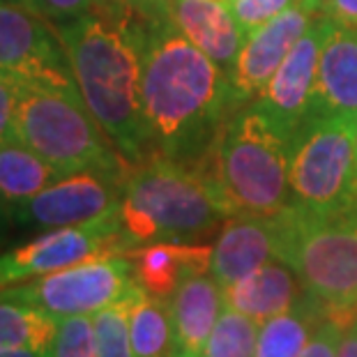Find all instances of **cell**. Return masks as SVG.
Segmentation results:
<instances>
[{"label": "cell", "instance_id": "cell-1", "mask_svg": "<svg viewBox=\"0 0 357 357\" xmlns=\"http://www.w3.org/2000/svg\"><path fill=\"white\" fill-rule=\"evenodd\" d=\"M148 21L132 0H97L83 17L51 24L88 111L132 166L155 155L141 106Z\"/></svg>", "mask_w": 357, "mask_h": 357}, {"label": "cell", "instance_id": "cell-2", "mask_svg": "<svg viewBox=\"0 0 357 357\" xmlns=\"http://www.w3.org/2000/svg\"><path fill=\"white\" fill-rule=\"evenodd\" d=\"M235 97L231 79L171 19H150L143 40L141 106L155 153L171 155L217 123Z\"/></svg>", "mask_w": 357, "mask_h": 357}, {"label": "cell", "instance_id": "cell-3", "mask_svg": "<svg viewBox=\"0 0 357 357\" xmlns=\"http://www.w3.org/2000/svg\"><path fill=\"white\" fill-rule=\"evenodd\" d=\"M233 212L196 164L155 153L129 169L120 224L132 247L155 242H196Z\"/></svg>", "mask_w": 357, "mask_h": 357}, {"label": "cell", "instance_id": "cell-4", "mask_svg": "<svg viewBox=\"0 0 357 357\" xmlns=\"http://www.w3.org/2000/svg\"><path fill=\"white\" fill-rule=\"evenodd\" d=\"M293 141L261 109L242 111L196 159L233 215H275L291 205Z\"/></svg>", "mask_w": 357, "mask_h": 357}, {"label": "cell", "instance_id": "cell-5", "mask_svg": "<svg viewBox=\"0 0 357 357\" xmlns=\"http://www.w3.org/2000/svg\"><path fill=\"white\" fill-rule=\"evenodd\" d=\"M279 219V261L298 272L302 288L328 318L346 325L357 307V208L316 212L286 205Z\"/></svg>", "mask_w": 357, "mask_h": 357}, {"label": "cell", "instance_id": "cell-6", "mask_svg": "<svg viewBox=\"0 0 357 357\" xmlns=\"http://www.w3.org/2000/svg\"><path fill=\"white\" fill-rule=\"evenodd\" d=\"M14 136L44 157L60 176L109 171L127 176V162L97 125L77 81L24 83L14 116Z\"/></svg>", "mask_w": 357, "mask_h": 357}, {"label": "cell", "instance_id": "cell-7", "mask_svg": "<svg viewBox=\"0 0 357 357\" xmlns=\"http://www.w3.org/2000/svg\"><path fill=\"white\" fill-rule=\"evenodd\" d=\"M355 136L357 120L348 116L311 118L293 141V203L316 212L341 210L355 203Z\"/></svg>", "mask_w": 357, "mask_h": 357}, {"label": "cell", "instance_id": "cell-8", "mask_svg": "<svg viewBox=\"0 0 357 357\" xmlns=\"http://www.w3.org/2000/svg\"><path fill=\"white\" fill-rule=\"evenodd\" d=\"M139 281L134 277L132 258L102 256L51 272L26 284L0 288V298H10L42 309L53 318L93 316L97 311L129 298Z\"/></svg>", "mask_w": 357, "mask_h": 357}, {"label": "cell", "instance_id": "cell-9", "mask_svg": "<svg viewBox=\"0 0 357 357\" xmlns=\"http://www.w3.org/2000/svg\"><path fill=\"white\" fill-rule=\"evenodd\" d=\"M127 249H132V242L123 233L120 215L93 224L51 229L0 256V288L72 268L90 258L120 256Z\"/></svg>", "mask_w": 357, "mask_h": 357}, {"label": "cell", "instance_id": "cell-10", "mask_svg": "<svg viewBox=\"0 0 357 357\" xmlns=\"http://www.w3.org/2000/svg\"><path fill=\"white\" fill-rule=\"evenodd\" d=\"M125 178L109 171H79L63 176L17 205L10 215L26 229H65L120 215Z\"/></svg>", "mask_w": 357, "mask_h": 357}, {"label": "cell", "instance_id": "cell-11", "mask_svg": "<svg viewBox=\"0 0 357 357\" xmlns=\"http://www.w3.org/2000/svg\"><path fill=\"white\" fill-rule=\"evenodd\" d=\"M0 72L24 83L74 81L53 26L19 0H0Z\"/></svg>", "mask_w": 357, "mask_h": 357}, {"label": "cell", "instance_id": "cell-12", "mask_svg": "<svg viewBox=\"0 0 357 357\" xmlns=\"http://www.w3.org/2000/svg\"><path fill=\"white\" fill-rule=\"evenodd\" d=\"M334 26L337 24L330 17L316 14L307 33L300 37V42L286 56L275 77L258 95L256 109H261L291 139L298 136L311 113L318 60Z\"/></svg>", "mask_w": 357, "mask_h": 357}, {"label": "cell", "instance_id": "cell-13", "mask_svg": "<svg viewBox=\"0 0 357 357\" xmlns=\"http://www.w3.org/2000/svg\"><path fill=\"white\" fill-rule=\"evenodd\" d=\"M314 17L316 12L305 5V0H298L279 17L245 35L231 74V86L238 100H252L261 95L300 37L307 33Z\"/></svg>", "mask_w": 357, "mask_h": 357}, {"label": "cell", "instance_id": "cell-14", "mask_svg": "<svg viewBox=\"0 0 357 357\" xmlns=\"http://www.w3.org/2000/svg\"><path fill=\"white\" fill-rule=\"evenodd\" d=\"M279 258V219L275 215L238 212L222 224L212 247L210 275L226 288L245 279L261 265Z\"/></svg>", "mask_w": 357, "mask_h": 357}, {"label": "cell", "instance_id": "cell-15", "mask_svg": "<svg viewBox=\"0 0 357 357\" xmlns=\"http://www.w3.org/2000/svg\"><path fill=\"white\" fill-rule=\"evenodd\" d=\"M169 311L173 325L171 357H201L224 311L222 286L208 272L189 275L169 298Z\"/></svg>", "mask_w": 357, "mask_h": 357}, {"label": "cell", "instance_id": "cell-16", "mask_svg": "<svg viewBox=\"0 0 357 357\" xmlns=\"http://www.w3.org/2000/svg\"><path fill=\"white\" fill-rule=\"evenodd\" d=\"M323 116L357 120V28L334 26L325 40L307 120Z\"/></svg>", "mask_w": 357, "mask_h": 357}, {"label": "cell", "instance_id": "cell-17", "mask_svg": "<svg viewBox=\"0 0 357 357\" xmlns=\"http://www.w3.org/2000/svg\"><path fill=\"white\" fill-rule=\"evenodd\" d=\"M171 21L222 70L235 67L245 33L235 21L231 5L219 0H173Z\"/></svg>", "mask_w": 357, "mask_h": 357}, {"label": "cell", "instance_id": "cell-18", "mask_svg": "<svg viewBox=\"0 0 357 357\" xmlns=\"http://www.w3.org/2000/svg\"><path fill=\"white\" fill-rule=\"evenodd\" d=\"M222 293L224 307L240 311L258 323L284 314L305 298L298 272L279 258L261 265L245 279L222 288Z\"/></svg>", "mask_w": 357, "mask_h": 357}, {"label": "cell", "instance_id": "cell-19", "mask_svg": "<svg viewBox=\"0 0 357 357\" xmlns=\"http://www.w3.org/2000/svg\"><path fill=\"white\" fill-rule=\"evenodd\" d=\"M212 247L196 242H155L132 254L134 277L146 293L169 300L182 279L210 272Z\"/></svg>", "mask_w": 357, "mask_h": 357}, {"label": "cell", "instance_id": "cell-20", "mask_svg": "<svg viewBox=\"0 0 357 357\" xmlns=\"http://www.w3.org/2000/svg\"><path fill=\"white\" fill-rule=\"evenodd\" d=\"M323 314V307L305 293L293 309L261 323L256 357H300L318 323L328 318Z\"/></svg>", "mask_w": 357, "mask_h": 357}, {"label": "cell", "instance_id": "cell-21", "mask_svg": "<svg viewBox=\"0 0 357 357\" xmlns=\"http://www.w3.org/2000/svg\"><path fill=\"white\" fill-rule=\"evenodd\" d=\"M63 178L44 157L21 141L0 143V199L17 205Z\"/></svg>", "mask_w": 357, "mask_h": 357}, {"label": "cell", "instance_id": "cell-22", "mask_svg": "<svg viewBox=\"0 0 357 357\" xmlns=\"http://www.w3.org/2000/svg\"><path fill=\"white\" fill-rule=\"evenodd\" d=\"M129 334L136 357H171L173 325L169 300L155 298L139 286L129 300Z\"/></svg>", "mask_w": 357, "mask_h": 357}, {"label": "cell", "instance_id": "cell-23", "mask_svg": "<svg viewBox=\"0 0 357 357\" xmlns=\"http://www.w3.org/2000/svg\"><path fill=\"white\" fill-rule=\"evenodd\" d=\"M58 318L26 302L0 298V351L5 348H51Z\"/></svg>", "mask_w": 357, "mask_h": 357}, {"label": "cell", "instance_id": "cell-24", "mask_svg": "<svg viewBox=\"0 0 357 357\" xmlns=\"http://www.w3.org/2000/svg\"><path fill=\"white\" fill-rule=\"evenodd\" d=\"M261 323L224 307L201 357H256Z\"/></svg>", "mask_w": 357, "mask_h": 357}, {"label": "cell", "instance_id": "cell-25", "mask_svg": "<svg viewBox=\"0 0 357 357\" xmlns=\"http://www.w3.org/2000/svg\"><path fill=\"white\" fill-rule=\"evenodd\" d=\"M132 295L93 314L97 355L100 357H136L132 348V334H129V300H132Z\"/></svg>", "mask_w": 357, "mask_h": 357}, {"label": "cell", "instance_id": "cell-26", "mask_svg": "<svg viewBox=\"0 0 357 357\" xmlns=\"http://www.w3.org/2000/svg\"><path fill=\"white\" fill-rule=\"evenodd\" d=\"M51 357H100L97 355L93 316L58 318L56 337L51 344Z\"/></svg>", "mask_w": 357, "mask_h": 357}, {"label": "cell", "instance_id": "cell-27", "mask_svg": "<svg viewBox=\"0 0 357 357\" xmlns=\"http://www.w3.org/2000/svg\"><path fill=\"white\" fill-rule=\"evenodd\" d=\"M298 0H233L231 12L242 33L249 35L256 28L265 26L268 21L279 17L281 12H286L288 7L295 5Z\"/></svg>", "mask_w": 357, "mask_h": 357}, {"label": "cell", "instance_id": "cell-28", "mask_svg": "<svg viewBox=\"0 0 357 357\" xmlns=\"http://www.w3.org/2000/svg\"><path fill=\"white\" fill-rule=\"evenodd\" d=\"M21 3L51 24H63V21H72L88 14L97 0H21Z\"/></svg>", "mask_w": 357, "mask_h": 357}, {"label": "cell", "instance_id": "cell-29", "mask_svg": "<svg viewBox=\"0 0 357 357\" xmlns=\"http://www.w3.org/2000/svg\"><path fill=\"white\" fill-rule=\"evenodd\" d=\"M21 88H24V81L12 77V74L0 72V143L17 141V136H14V116H17Z\"/></svg>", "mask_w": 357, "mask_h": 357}, {"label": "cell", "instance_id": "cell-30", "mask_svg": "<svg viewBox=\"0 0 357 357\" xmlns=\"http://www.w3.org/2000/svg\"><path fill=\"white\" fill-rule=\"evenodd\" d=\"M341 332H344V325L334 318H323L300 357H339Z\"/></svg>", "mask_w": 357, "mask_h": 357}, {"label": "cell", "instance_id": "cell-31", "mask_svg": "<svg viewBox=\"0 0 357 357\" xmlns=\"http://www.w3.org/2000/svg\"><path fill=\"white\" fill-rule=\"evenodd\" d=\"M321 12L341 28H357V0H323Z\"/></svg>", "mask_w": 357, "mask_h": 357}, {"label": "cell", "instance_id": "cell-32", "mask_svg": "<svg viewBox=\"0 0 357 357\" xmlns=\"http://www.w3.org/2000/svg\"><path fill=\"white\" fill-rule=\"evenodd\" d=\"M132 3L148 19H171L173 0H132Z\"/></svg>", "mask_w": 357, "mask_h": 357}, {"label": "cell", "instance_id": "cell-33", "mask_svg": "<svg viewBox=\"0 0 357 357\" xmlns=\"http://www.w3.org/2000/svg\"><path fill=\"white\" fill-rule=\"evenodd\" d=\"M339 357H357V318L344 325L339 344Z\"/></svg>", "mask_w": 357, "mask_h": 357}, {"label": "cell", "instance_id": "cell-34", "mask_svg": "<svg viewBox=\"0 0 357 357\" xmlns=\"http://www.w3.org/2000/svg\"><path fill=\"white\" fill-rule=\"evenodd\" d=\"M0 357H51V348H5Z\"/></svg>", "mask_w": 357, "mask_h": 357}, {"label": "cell", "instance_id": "cell-35", "mask_svg": "<svg viewBox=\"0 0 357 357\" xmlns=\"http://www.w3.org/2000/svg\"><path fill=\"white\" fill-rule=\"evenodd\" d=\"M305 5L311 7L314 12H318V10H321V5H323V0H305Z\"/></svg>", "mask_w": 357, "mask_h": 357}, {"label": "cell", "instance_id": "cell-36", "mask_svg": "<svg viewBox=\"0 0 357 357\" xmlns=\"http://www.w3.org/2000/svg\"><path fill=\"white\" fill-rule=\"evenodd\" d=\"M355 199H357V136H355Z\"/></svg>", "mask_w": 357, "mask_h": 357}, {"label": "cell", "instance_id": "cell-37", "mask_svg": "<svg viewBox=\"0 0 357 357\" xmlns=\"http://www.w3.org/2000/svg\"><path fill=\"white\" fill-rule=\"evenodd\" d=\"M3 222H5V208H3V199H0V231H3Z\"/></svg>", "mask_w": 357, "mask_h": 357}, {"label": "cell", "instance_id": "cell-38", "mask_svg": "<svg viewBox=\"0 0 357 357\" xmlns=\"http://www.w3.org/2000/svg\"><path fill=\"white\" fill-rule=\"evenodd\" d=\"M219 3H226V5H231V3H233V0H219Z\"/></svg>", "mask_w": 357, "mask_h": 357}, {"label": "cell", "instance_id": "cell-39", "mask_svg": "<svg viewBox=\"0 0 357 357\" xmlns=\"http://www.w3.org/2000/svg\"><path fill=\"white\" fill-rule=\"evenodd\" d=\"M355 316H357V307H355Z\"/></svg>", "mask_w": 357, "mask_h": 357}, {"label": "cell", "instance_id": "cell-40", "mask_svg": "<svg viewBox=\"0 0 357 357\" xmlns=\"http://www.w3.org/2000/svg\"><path fill=\"white\" fill-rule=\"evenodd\" d=\"M355 208H357V201H355Z\"/></svg>", "mask_w": 357, "mask_h": 357}, {"label": "cell", "instance_id": "cell-41", "mask_svg": "<svg viewBox=\"0 0 357 357\" xmlns=\"http://www.w3.org/2000/svg\"><path fill=\"white\" fill-rule=\"evenodd\" d=\"M19 3H21V0H19Z\"/></svg>", "mask_w": 357, "mask_h": 357}]
</instances>
